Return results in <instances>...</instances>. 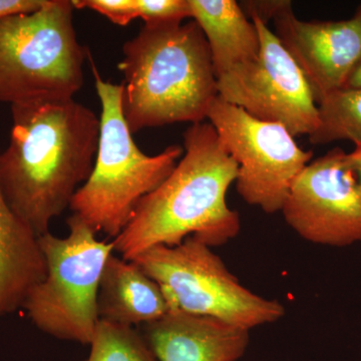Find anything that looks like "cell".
<instances>
[{
    "mask_svg": "<svg viewBox=\"0 0 361 361\" xmlns=\"http://www.w3.org/2000/svg\"><path fill=\"white\" fill-rule=\"evenodd\" d=\"M278 39L310 84L316 103L341 89L361 63V18L348 20L304 21L292 6L274 18Z\"/></svg>",
    "mask_w": 361,
    "mask_h": 361,
    "instance_id": "obj_11",
    "label": "cell"
},
{
    "mask_svg": "<svg viewBox=\"0 0 361 361\" xmlns=\"http://www.w3.org/2000/svg\"><path fill=\"white\" fill-rule=\"evenodd\" d=\"M345 87L361 89V63L358 65L357 68H355V71H353L350 78H349Z\"/></svg>",
    "mask_w": 361,
    "mask_h": 361,
    "instance_id": "obj_23",
    "label": "cell"
},
{
    "mask_svg": "<svg viewBox=\"0 0 361 361\" xmlns=\"http://www.w3.org/2000/svg\"><path fill=\"white\" fill-rule=\"evenodd\" d=\"M11 118L0 185L11 209L39 237L89 179L99 118L73 99L13 104Z\"/></svg>",
    "mask_w": 361,
    "mask_h": 361,
    "instance_id": "obj_1",
    "label": "cell"
},
{
    "mask_svg": "<svg viewBox=\"0 0 361 361\" xmlns=\"http://www.w3.org/2000/svg\"><path fill=\"white\" fill-rule=\"evenodd\" d=\"M66 222L70 231L65 238L49 231L39 237L47 275L30 291L21 308L44 334L90 344L99 322L102 275L115 245L97 240V233L75 214Z\"/></svg>",
    "mask_w": 361,
    "mask_h": 361,
    "instance_id": "obj_6",
    "label": "cell"
},
{
    "mask_svg": "<svg viewBox=\"0 0 361 361\" xmlns=\"http://www.w3.org/2000/svg\"><path fill=\"white\" fill-rule=\"evenodd\" d=\"M251 20L260 39L257 58L218 78V97L293 137L312 134L318 108L310 84L277 35L259 18Z\"/></svg>",
    "mask_w": 361,
    "mask_h": 361,
    "instance_id": "obj_9",
    "label": "cell"
},
{
    "mask_svg": "<svg viewBox=\"0 0 361 361\" xmlns=\"http://www.w3.org/2000/svg\"><path fill=\"white\" fill-rule=\"evenodd\" d=\"M75 8H89L116 25L126 26L137 18V0H71Z\"/></svg>",
    "mask_w": 361,
    "mask_h": 361,
    "instance_id": "obj_19",
    "label": "cell"
},
{
    "mask_svg": "<svg viewBox=\"0 0 361 361\" xmlns=\"http://www.w3.org/2000/svg\"><path fill=\"white\" fill-rule=\"evenodd\" d=\"M239 6L247 18H259L267 25L284 9L292 6V4L288 0H250L240 2Z\"/></svg>",
    "mask_w": 361,
    "mask_h": 361,
    "instance_id": "obj_20",
    "label": "cell"
},
{
    "mask_svg": "<svg viewBox=\"0 0 361 361\" xmlns=\"http://www.w3.org/2000/svg\"><path fill=\"white\" fill-rule=\"evenodd\" d=\"M84 361H159L148 341L134 327L99 319Z\"/></svg>",
    "mask_w": 361,
    "mask_h": 361,
    "instance_id": "obj_17",
    "label": "cell"
},
{
    "mask_svg": "<svg viewBox=\"0 0 361 361\" xmlns=\"http://www.w3.org/2000/svg\"><path fill=\"white\" fill-rule=\"evenodd\" d=\"M207 118L238 165L235 182L240 196L263 212L281 211L294 180L310 163L312 152L300 148L280 123L258 120L218 96Z\"/></svg>",
    "mask_w": 361,
    "mask_h": 361,
    "instance_id": "obj_8",
    "label": "cell"
},
{
    "mask_svg": "<svg viewBox=\"0 0 361 361\" xmlns=\"http://www.w3.org/2000/svg\"><path fill=\"white\" fill-rule=\"evenodd\" d=\"M356 16H360V18H361V6H360V11H358L357 13H356Z\"/></svg>",
    "mask_w": 361,
    "mask_h": 361,
    "instance_id": "obj_24",
    "label": "cell"
},
{
    "mask_svg": "<svg viewBox=\"0 0 361 361\" xmlns=\"http://www.w3.org/2000/svg\"><path fill=\"white\" fill-rule=\"evenodd\" d=\"M146 334L159 361H237L249 344V330L178 310L147 324Z\"/></svg>",
    "mask_w": 361,
    "mask_h": 361,
    "instance_id": "obj_12",
    "label": "cell"
},
{
    "mask_svg": "<svg viewBox=\"0 0 361 361\" xmlns=\"http://www.w3.org/2000/svg\"><path fill=\"white\" fill-rule=\"evenodd\" d=\"M184 154L160 186L142 199L115 251L132 261L157 246H177L188 237L222 246L241 229L239 214L227 204L238 165L223 147L210 123L190 126Z\"/></svg>",
    "mask_w": 361,
    "mask_h": 361,
    "instance_id": "obj_2",
    "label": "cell"
},
{
    "mask_svg": "<svg viewBox=\"0 0 361 361\" xmlns=\"http://www.w3.org/2000/svg\"><path fill=\"white\" fill-rule=\"evenodd\" d=\"M47 0H0V18L14 14L30 13L44 6Z\"/></svg>",
    "mask_w": 361,
    "mask_h": 361,
    "instance_id": "obj_21",
    "label": "cell"
},
{
    "mask_svg": "<svg viewBox=\"0 0 361 361\" xmlns=\"http://www.w3.org/2000/svg\"><path fill=\"white\" fill-rule=\"evenodd\" d=\"M71 0L0 18V102L66 101L84 85L89 49L80 44Z\"/></svg>",
    "mask_w": 361,
    "mask_h": 361,
    "instance_id": "obj_5",
    "label": "cell"
},
{
    "mask_svg": "<svg viewBox=\"0 0 361 361\" xmlns=\"http://www.w3.org/2000/svg\"><path fill=\"white\" fill-rule=\"evenodd\" d=\"M336 148L297 176L281 212L306 241L346 247L361 243V184Z\"/></svg>",
    "mask_w": 361,
    "mask_h": 361,
    "instance_id": "obj_10",
    "label": "cell"
},
{
    "mask_svg": "<svg viewBox=\"0 0 361 361\" xmlns=\"http://www.w3.org/2000/svg\"><path fill=\"white\" fill-rule=\"evenodd\" d=\"M45 275L39 236L11 209L0 185V317L23 307Z\"/></svg>",
    "mask_w": 361,
    "mask_h": 361,
    "instance_id": "obj_14",
    "label": "cell"
},
{
    "mask_svg": "<svg viewBox=\"0 0 361 361\" xmlns=\"http://www.w3.org/2000/svg\"><path fill=\"white\" fill-rule=\"evenodd\" d=\"M160 285L171 310L217 318L246 330L281 319L279 301L240 283L211 247L194 237L177 246H157L134 259Z\"/></svg>",
    "mask_w": 361,
    "mask_h": 361,
    "instance_id": "obj_7",
    "label": "cell"
},
{
    "mask_svg": "<svg viewBox=\"0 0 361 361\" xmlns=\"http://www.w3.org/2000/svg\"><path fill=\"white\" fill-rule=\"evenodd\" d=\"M170 310L167 298L155 280L134 261L111 254L99 283V319L133 327L155 322Z\"/></svg>",
    "mask_w": 361,
    "mask_h": 361,
    "instance_id": "obj_13",
    "label": "cell"
},
{
    "mask_svg": "<svg viewBox=\"0 0 361 361\" xmlns=\"http://www.w3.org/2000/svg\"><path fill=\"white\" fill-rule=\"evenodd\" d=\"M191 20L205 35L216 77L257 58L260 39L235 0H189Z\"/></svg>",
    "mask_w": 361,
    "mask_h": 361,
    "instance_id": "obj_15",
    "label": "cell"
},
{
    "mask_svg": "<svg viewBox=\"0 0 361 361\" xmlns=\"http://www.w3.org/2000/svg\"><path fill=\"white\" fill-rule=\"evenodd\" d=\"M123 113L132 134L203 123L218 96L205 35L196 21L144 25L123 47Z\"/></svg>",
    "mask_w": 361,
    "mask_h": 361,
    "instance_id": "obj_3",
    "label": "cell"
},
{
    "mask_svg": "<svg viewBox=\"0 0 361 361\" xmlns=\"http://www.w3.org/2000/svg\"><path fill=\"white\" fill-rule=\"evenodd\" d=\"M101 102L96 160L89 179L73 197L70 208L96 233L116 239L144 197L167 179L184 154L173 145L156 156L142 153L123 113V85L106 82L90 56Z\"/></svg>",
    "mask_w": 361,
    "mask_h": 361,
    "instance_id": "obj_4",
    "label": "cell"
},
{
    "mask_svg": "<svg viewBox=\"0 0 361 361\" xmlns=\"http://www.w3.org/2000/svg\"><path fill=\"white\" fill-rule=\"evenodd\" d=\"M318 125L308 135L313 145L336 141L361 145V89L343 87L325 94L317 103Z\"/></svg>",
    "mask_w": 361,
    "mask_h": 361,
    "instance_id": "obj_16",
    "label": "cell"
},
{
    "mask_svg": "<svg viewBox=\"0 0 361 361\" xmlns=\"http://www.w3.org/2000/svg\"><path fill=\"white\" fill-rule=\"evenodd\" d=\"M344 161H345L346 165L357 176L361 184V145L355 147L351 153H346L344 156Z\"/></svg>",
    "mask_w": 361,
    "mask_h": 361,
    "instance_id": "obj_22",
    "label": "cell"
},
{
    "mask_svg": "<svg viewBox=\"0 0 361 361\" xmlns=\"http://www.w3.org/2000/svg\"><path fill=\"white\" fill-rule=\"evenodd\" d=\"M137 18L144 25L183 23L191 20L189 0H137Z\"/></svg>",
    "mask_w": 361,
    "mask_h": 361,
    "instance_id": "obj_18",
    "label": "cell"
}]
</instances>
